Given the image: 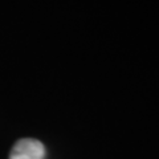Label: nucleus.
<instances>
[{
    "instance_id": "nucleus-1",
    "label": "nucleus",
    "mask_w": 159,
    "mask_h": 159,
    "mask_svg": "<svg viewBox=\"0 0 159 159\" xmlns=\"http://www.w3.org/2000/svg\"><path fill=\"white\" fill-rule=\"evenodd\" d=\"M9 159H45V147L37 139H20L12 147Z\"/></svg>"
}]
</instances>
